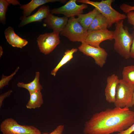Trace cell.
<instances>
[{
    "instance_id": "obj_1",
    "label": "cell",
    "mask_w": 134,
    "mask_h": 134,
    "mask_svg": "<svg viewBox=\"0 0 134 134\" xmlns=\"http://www.w3.org/2000/svg\"><path fill=\"white\" fill-rule=\"evenodd\" d=\"M134 123V111L115 107L94 114L84 125V134H110L121 132Z\"/></svg>"
},
{
    "instance_id": "obj_2",
    "label": "cell",
    "mask_w": 134,
    "mask_h": 134,
    "mask_svg": "<svg viewBox=\"0 0 134 134\" xmlns=\"http://www.w3.org/2000/svg\"><path fill=\"white\" fill-rule=\"evenodd\" d=\"M115 24L113 31L114 43L113 48L115 51L125 59L131 58L130 52L133 37L129 31L128 28L123 24V20Z\"/></svg>"
},
{
    "instance_id": "obj_3",
    "label": "cell",
    "mask_w": 134,
    "mask_h": 134,
    "mask_svg": "<svg viewBox=\"0 0 134 134\" xmlns=\"http://www.w3.org/2000/svg\"><path fill=\"white\" fill-rule=\"evenodd\" d=\"M114 0H102L100 1H94L89 0H78L77 1L89 4L95 7L106 19L108 23V28L111 27L114 24L127 18V16L113 8L111 5Z\"/></svg>"
},
{
    "instance_id": "obj_4",
    "label": "cell",
    "mask_w": 134,
    "mask_h": 134,
    "mask_svg": "<svg viewBox=\"0 0 134 134\" xmlns=\"http://www.w3.org/2000/svg\"><path fill=\"white\" fill-rule=\"evenodd\" d=\"M60 34L72 42L82 43L84 42L88 34V31L81 25L76 18L72 17L68 19Z\"/></svg>"
},
{
    "instance_id": "obj_5",
    "label": "cell",
    "mask_w": 134,
    "mask_h": 134,
    "mask_svg": "<svg viewBox=\"0 0 134 134\" xmlns=\"http://www.w3.org/2000/svg\"><path fill=\"white\" fill-rule=\"evenodd\" d=\"M134 84L120 79L116 89V99L114 103L116 107L129 108L133 107L132 101Z\"/></svg>"
},
{
    "instance_id": "obj_6",
    "label": "cell",
    "mask_w": 134,
    "mask_h": 134,
    "mask_svg": "<svg viewBox=\"0 0 134 134\" xmlns=\"http://www.w3.org/2000/svg\"><path fill=\"white\" fill-rule=\"evenodd\" d=\"M0 130L3 134H41V131L34 126L22 125L14 119L8 118L1 123Z\"/></svg>"
},
{
    "instance_id": "obj_7",
    "label": "cell",
    "mask_w": 134,
    "mask_h": 134,
    "mask_svg": "<svg viewBox=\"0 0 134 134\" xmlns=\"http://www.w3.org/2000/svg\"><path fill=\"white\" fill-rule=\"evenodd\" d=\"M59 34V32L53 31L40 34L36 41L40 52L45 55L51 52L60 43Z\"/></svg>"
},
{
    "instance_id": "obj_8",
    "label": "cell",
    "mask_w": 134,
    "mask_h": 134,
    "mask_svg": "<svg viewBox=\"0 0 134 134\" xmlns=\"http://www.w3.org/2000/svg\"><path fill=\"white\" fill-rule=\"evenodd\" d=\"M81 43L78 47L79 51L85 55L93 58L96 64L100 67H103L106 63L108 55L106 51L100 47H94L84 42Z\"/></svg>"
},
{
    "instance_id": "obj_9",
    "label": "cell",
    "mask_w": 134,
    "mask_h": 134,
    "mask_svg": "<svg viewBox=\"0 0 134 134\" xmlns=\"http://www.w3.org/2000/svg\"><path fill=\"white\" fill-rule=\"evenodd\" d=\"M76 0H70L65 5L60 7L50 10L53 14H61L68 18L75 17L82 14L83 10L87 8V4H77Z\"/></svg>"
},
{
    "instance_id": "obj_10",
    "label": "cell",
    "mask_w": 134,
    "mask_h": 134,
    "mask_svg": "<svg viewBox=\"0 0 134 134\" xmlns=\"http://www.w3.org/2000/svg\"><path fill=\"white\" fill-rule=\"evenodd\" d=\"M113 39V31L107 29L88 31V34L84 41L86 43L92 46L100 47V43L107 40Z\"/></svg>"
},
{
    "instance_id": "obj_11",
    "label": "cell",
    "mask_w": 134,
    "mask_h": 134,
    "mask_svg": "<svg viewBox=\"0 0 134 134\" xmlns=\"http://www.w3.org/2000/svg\"><path fill=\"white\" fill-rule=\"evenodd\" d=\"M120 80L115 74L108 76L106 79L104 95L106 100L109 103H114L115 101L116 89Z\"/></svg>"
},
{
    "instance_id": "obj_12",
    "label": "cell",
    "mask_w": 134,
    "mask_h": 134,
    "mask_svg": "<svg viewBox=\"0 0 134 134\" xmlns=\"http://www.w3.org/2000/svg\"><path fill=\"white\" fill-rule=\"evenodd\" d=\"M68 18L54 15L50 12L44 20L43 25L53 31L60 33L67 24Z\"/></svg>"
},
{
    "instance_id": "obj_13",
    "label": "cell",
    "mask_w": 134,
    "mask_h": 134,
    "mask_svg": "<svg viewBox=\"0 0 134 134\" xmlns=\"http://www.w3.org/2000/svg\"><path fill=\"white\" fill-rule=\"evenodd\" d=\"M50 12L49 6L43 5L33 15L26 17H21L20 19L21 22L18 27L19 28L21 27L33 22H42V20L46 18Z\"/></svg>"
},
{
    "instance_id": "obj_14",
    "label": "cell",
    "mask_w": 134,
    "mask_h": 134,
    "mask_svg": "<svg viewBox=\"0 0 134 134\" xmlns=\"http://www.w3.org/2000/svg\"><path fill=\"white\" fill-rule=\"evenodd\" d=\"M65 0H32L28 3L20 6V8L22 10L23 17L30 16L32 13L36 8L46 3L55 2H65Z\"/></svg>"
},
{
    "instance_id": "obj_15",
    "label": "cell",
    "mask_w": 134,
    "mask_h": 134,
    "mask_svg": "<svg viewBox=\"0 0 134 134\" xmlns=\"http://www.w3.org/2000/svg\"><path fill=\"white\" fill-rule=\"evenodd\" d=\"M100 12L95 8L87 13L81 14L78 16L77 20L86 30L88 28L95 17Z\"/></svg>"
},
{
    "instance_id": "obj_16",
    "label": "cell",
    "mask_w": 134,
    "mask_h": 134,
    "mask_svg": "<svg viewBox=\"0 0 134 134\" xmlns=\"http://www.w3.org/2000/svg\"><path fill=\"white\" fill-rule=\"evenodd\" d=\"M40 74L39 72H36L35 78L32 81L28 83L19 82L17 84V86L27 89L29 93L41 91L43 88L39 82Z\"/></svg>"
},
{
    "instance_id": "obj_17",
    "label": "cell",
    "mask_w": 134,
    "mask_h": 134,
    "mask_svg": "<svg viewBox=\"0 0 134 134\" xmlns=\"http://www.w3.org/2000/svg\"><path fill=\"white\" fill-rule=\"evenodd\" d=\"M29 100L26 105L29 109H35L40 107L43 103L42 94L41 91H37L29 93Z\"/></svg>"
},
{
    "instance_id": "obj_18",
    "label": "cell",
    "mask_w": 134,
    "mask_h": 134,
    "mask_svg": "<svg viewBox=\"0 0 134 134\" xmlns=\"http://www.w3.org/2000/svg\"><path fill=\"white\" fill-rule=\"evenodd\" d=\"M108 23L106 18L100 13L94 18L89 26L88 31L107 29Z\"/></svg>"
},
{
    "instance_id": "obj_19",
    "label": "cell",
    "mask_w": 134,
    "mask_h": 134,
    "mask_svg": "<svg viewBox=\"0 0 134 134\" xmlns=\"http://www.w3.org/2000/svg\"><path fill=\"white\" fill-rule=\"evenodd\" d=\"M78 49L73 48L67 50L64 53L63 56L56 66L51 71V74L55 76L58 70L64 65L70 61L73 58V54L77 51Z\"/></svg>"
},
{
    "instance_id": "obj_20",
    "label": "cell",
    "mask_w": 134,
    "mask_h": 134,
    "mask_svg": "<svg viewBox=\"0 0 134 134\" xmlns=\"http://www.w3.org/2000/svg\"><path fill=\"white\" fill-rule=\"evenodd\" d=\"M122 74V80L129 83L134 84V65L125 67L123 69Z\"/></svg>"
},
{
    "instance_id": "obj_21",
    "label": "cell",
    "mask_w": 134,
    "mask_h": 134,
    "mask_svg": "<svg viewBox=\"0 0 134 134\" xmlns=\"http://www.w3.org/2000/svg\"><path fill=\"white\" fill-rule=\"evenodd\" d=\"M9 4L7 0H0V22L2 24L6 22V14Z\"/></svg>"
},
{
    "instance_id": "obj_22",
    "label": "cell",
    "mask_w": 134,
    "mask_h": 134,
    "mask_svg": "<svg viewBox=\"0 0 134 134\" xmlns=\"http://www.w3.org/2000/svg\"><path fill=\"white\" fill-rule=\"evenodd\" d=\"M6 39L8 43L13 47L16 34L14 29L11 27L6 29L4 31Z\"/></svg>"
},
{
    "instance_id": "obj_23",
    "label": "cell",
    "mask_w": 134,
    "mask_h": 134,
    "mask_svg": "<svg viewBox=\"0 0 134 134\" xmlns=\"http://www.w3.org/2000/svg\"><path fill=\"white\" fill-rule=\"evenodd\" d=\"M19 69L18 67L10 75L8 76H4L3 74L2 75L1 79L0 80V89H2L4 86L8 85L9 81L13 77Z\"/></svg>"
},
{
    "instance_id": "obj_24",
    "label": "cell",
    "mask_w": 134,
    "mask_h": 134,
    "mask_svg": "<svg viewBox=\"0 0 134 134\" xmlns=\"http://www.w3.org/2000/svg\"><path fill=\"white\" fill-rule=\"evenodd\" d=\"M28 43L26 40L23 39L16 34L14 40L13 47L22 48Z\"/></svg>"
},
{
    "instance_id": "obj_25",
    "label": "cell",
    "mask_w": 134,
    "mask_h": 134,
    "mask_svg": "<svg viewBox=\"0 0 134 134\" xmlns=\"http://www.w3.org/2000/svg\"><path fill=\"white\" fill-rule=\"evenodd\" d=\"M120 9L124 12L127 13L131 11H134V6L123 3L120 7Z\"/></svg>"
},
{
    "instance_id": "obj_26",
    "label": "cell",
    "mask_w": 134,
    "mask_h": 134,
    "mask_svg": "<svg viewBox=\"0 0 134 134\" xmlns=\"http://www.w3.org/2000/svg\"><path fill=\"white\" fill-rule=\"evenodd\" d=\"M64 129V125H61L56 127L54 130L50 133H44L41 134H62Z\"/></svg>"
},
{
    "instance_id": "obj_27",
    "label": "cell",
    "mask_w": 134,
    "mask_h": 134,
    "mask_svg": "<svg viewBox=\"0 0 134 134\" xmlns=\"http://www.w3.org/2000/svg\"><path fill=\"white\" fill-rule=\"evenodd\" d=\"M126 16L128 23L133 26L134 29V11L127 13Z\"/></svg>"
},
{
    "instance_id": "obj_28",
    "label": "cell",
    "mask_w": 134,
    "mask_h": 134,
    "mask_svg": "<svg viewBox=\"0 0 134 134\" xmlns=\"http://www.w3.org/2000/svg\"><path fill=\"white\" fill-rule=\"evenodd\" d=\"M13 92L12 90H9L6 92L1 94L0 95V108L2 105V102L3 100L9 96Z\"/></svg>"
},
{
    "instance_id": "obj_29",
    "label": "cell",
    "mask_w": 134,
    "mask_h": 134,
    "mask_svg": "<svg viewBox=\"0 0 134 134\" xmlns=\"http://www.w3.org/2000/svg\"><path fill=\"white\" fill-rule=\"evenodd\" d=\"M134 132V123L127 129L117 134H131Z\"/></svg>"
},
{
    "instance_id": "obj_30",
    "label": "cell",
    "mask_w": 134,
    "mask_h": 134,
    "mask_svg": "<svg viewBox=\"0 0 134 134\" xmlns=\"http://www.w3.org/2000/svg\"><path fill=\"white\" fill-rule=\"evenodd\" d=\"M133 37V40L131 50V58L134 59V29L132 34Z\"/></svg>"
},
{
    "instance_id": "obj_31",
    "label": "cell",
    "mask_w": 134,
    "mask_h": 134,
    "mask_svg": "<svg viewBox=\"0 0 134 134\" xmlns=\"http://www.w3.org/2000/svg\"><path fill=\"white\" fill-rule=\"evenodd\" d=\"M9 4H12L13 5H21L20 2L17 0H7Z\"/></svg>"
},
{
    "instance_id": "obj_32",
    "label": "cell",
    "mask_w": 134,
    "mask_h": 134,
    "mask_svg": "<svg viewBox=\"0 0 134 134\" xmlns=\"http://www.w3.org/2000/svg\"><path fill=\"white\" fill-rule=\"evenodd\" d=\"M3 53V50L1 46H0V57L2 56Z\"/></svg>"
},
{
    "instance_id": "obj_33",
    "label": "cell",
    "mask_w": 134,
    "mask_h": 134,
    "mask_svg": "<svg viewBox=\"0 0 134 134\" xmlns=\"http://www.w3.org/2000/svg\"><path fill=\"white\" fill-rule=\"evenodd\" d=\"M132 105L133 106L134 105V88L132 99Z\"/></svg>"
}]
</instances>
